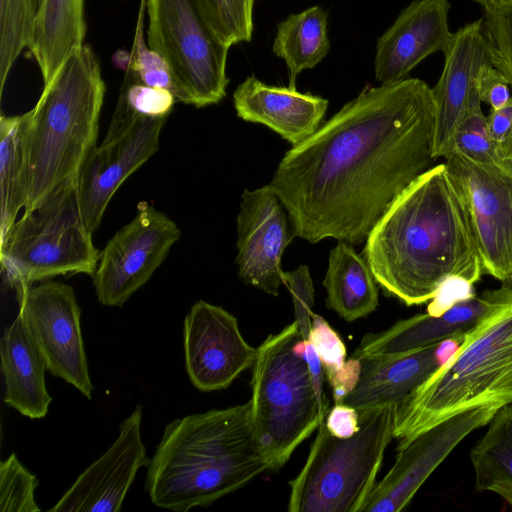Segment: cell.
Here are the masks:
<instances>
[{"instance_id": "6da1fadb", "label": "cell", "mask_w": 512, "mask_h": 512, "mask_svg": "<svg viewBox=\"0 0 512 512\" xmlns=\"http://www.w3.org/2000/svg\"><path fill=\"white\" fill-rule=\"evenodd\" d=\"M434 103L418 78L368 87L292 146L269 183L297 237L366 241L433 158Z\"/></svg>"}, {"instance_id": "7a4b0ae2", "label": "cell", "mask_w": 512, "mask_h": 512, "mask_svg": "<svg viewBox=\"0 0 512 512\" xmlns=\"http://www.w3.org/2000/svg\"><path fill=\"white\" fill-rule=\"evenodd\" d=\"M383 292L406 306L424 304L452 282L483 274L468 212L445 163L428 168L388 207L363 249Z\"/></svg>"}, {"instance_id": "3957f363", "label": "cell", "mask_w": 512, "mask_h": 512, "mask_svg": "<svg viewBox=\"0 0 512 512\" xmlns=\"http://www.w3.org/2000/svg\"><path fill=\"white\" fill-rule=\"evenodd\" d=\"M145 490L160 508L207 507L271 470L251 418L250 400L175 419L149 459Z\"/></svg>"}, {"instance_id": "277c9868", "label": "cell", "mask_w": 512, "mask_h": 512, "mask_svg": "<svg viewBox=\"0 0 512 512\" xmlns=\"http://www.w3.org/2000/svg\"><path fill=\"white\" fill-rule=\"evenodd\" d=\"M511 403L512 290L500 286L457 349L396 405L397 448L459 413Z\"/></svg>"}, {"instance_id": "5b68a950", "label": "cell", "mask_w": 512, "mask_h": 512, "mask_svg": "<svg viewBox=\"0 0 512 512\" xmlns=\"http://www.w3.org/2000/svg\"><path fill=\"white\" fill-rule=\"evenodd\" d=\"M105 82L88 44L59 69L33 109L29 132V195L24 212L61 186L77 181L96 147Z\"/></svg>"}, {"instance_id": "8992f818", "label": "cell", "mask_w": 512, "mask_h": 512, "mask_svg": "<svg viewBox=\"0 0 512 512\" xmlns=\"http://www.w3.org/2000/svg\"><path fill=\"white\" fill-rule=\"evenodd\" d=\"M396 405L359 412V429L339 438L321 421L308 457L289 482V512H361L394 438Z\"/></svg>"}, {"instance_id": "52a82bcc", "label": "cell", "mask_w": 512, "mask_h": 512, "mask_svg": "<svg viewBox=\"0 0 512 512\" xmlns=\"http://www.w3.org/2000/svg\"><path fill=\"white\" fill-rule=\"evenodd\" d=\"M301 338L295 321L270 334L252 365V425L272 471L287 463L329 412L318 402L307 362L294 351Z\"/></svg>"}, {"instance_id": "ba28073f", "label": "cell", "mask_w": 512, "mask_h": 512, "mask_svg": "<svg viewBox=\"0 0 512 512\" xmlns=\"http://www.w3.org/2000/svg\"><path fill=\"white\" fill-rule=\"evenodd\" d=\"M86 227L77 181L24 212L0 238L1 272L16 292L56 276H93L100 257Z\"/></svg>"}, {"instance_id": "9c48e42d", "label": "cell", "mask_w": 512, "mask_h": 512, "mask_svg": "<svg viewBox=\"0 0 512 512\" xmlns=\"http://www.w3.org/2000/svg\"><path fill=\"white\" fill-rule=\"evenodd\" d=\"M147 44L168 63L197 108L226 96L229 47L216 35L198 0H145Z\"/></svg>"}, {"instance_id": "30bf717a", "label": "cell", "mask_w": 512, "mask_h": 512, "mask_svg": "<svg viewBox=\"0 0 512 512\" xmlns=\"http://www.w3.org/2000/svg\"><path fill=\"white\" fill-rule=\"evenodd\" d=\"M466 206L483 274L500 282L512 274V163H482L457 151L445 157Z\"/></svg>"}, {"instance_id": "8fae6325", "label": "cell", "mask_w": 512, "mask_h": 512, "mask_svg": "<svg viewBox=\"0 0 512 512\" xmlns=\"http://www.w3.org/2000/svg\"><path fill=\"white\" fill-rule=\"evenodd\" d=\"M177 224L141 203L136 216L107 242L93 277L98 301L122 307L152 277L179 240Z\"/></svg>"}, {"instance_id": "7c38bea8", "label": "cell", "mask_w": 512, "mask_h": 512, "mask_svg": "<svg viewBox=\"0 0 512 512\" xmlns=\"http://www.w3.org/2000/svg\"><path fill=\"white\" fill-rule=\"evenodd\" d=\"M19 312L39 348L47 370L91 399L81 331V309L71 286L45 281L17 292Z\"/></svg>"}, {"instance_id": "4fadbf2b", "label": "cell", "mask_w": 512, "mask_h": 512, "mask_svg": "<svg viewBox=\"0 0 512 512\" xmlns=\"http://www.w3.org/2000/svg\"><path fill=\"white\" fill-rule=\"evenodd\" d=\"M502 406L477 407L454 415L397 448L396 460L388 473L376 483L361 512H398L473 431L486 426Z\"/></svg>"}, {"instance_id": "5bb4252c", "label": "cell", "mask_w": 512, "mask_h": 512, "mask_svg": "<svg viewBox=\"0 0 512 512\" xmlns=\"http://www.w3.org/2000/svg\"><path fill=\"white\" fill-rule=\"evenodd\" d=\"M296 233L289 213L270 184L245 189L237 216L239 278L272 296L283 281L281 259Z\"/></svg>"}, {"instance_id": "9a60e30c", "label": "cell", "mask_w": 512, "mask_h": 512, "mask_svg": "<svg viewBox=\"0 0 512 512\" xmlns=\"http://www.w3.org/2000/svg\"><path fill=\"white\" fill-rule=\"evenodd\" d=\"M183 342L188 377L203 392L227 388L252 367L256 356L237 319L203 300L194 303L184 319Z\"/></svg>"}, {"instance_id": "2e32d148", "label": "cell", "mask_w": 512, "mask_h": 512, "mask_svg": "<svg viewBox=\"0 0 512 512\" xmlns=\"http://www.w3.org/2000/svg\"><path fill=\"white\" fill-rule=\"evenodd\" d=\"M167 118L140 117L119 136L90 152L77 177L80 210L89 231L98 229L122 183L157 152Z\"/></svg>"}, {"instance_id": "e0dca14e", "label": "cell", "mask_w": 512, "mask_h": 512, "mask_svg": "<svg viewBox=\"0 0 512 512\" xmlns=\"http://www.w3.org/2000/svg\"><path fill=\"white\" fill-rule=\"evenodd\" d=\"M142 407L119 426L112 446L91 463L49 509L51 512H118L138 470L149 458L141 438Z\"/></svg>"}, {"instance_id": "ac0fdd59", "label": "cell", "mask_w": 512, "mask_h": 512, "mask_svg": "<svg viewBox=\"0 0 512 512\" xmlns=\"http://www.w3.org/2000/svg\"><path fill=\"white\" fill-rule=\"evenodd\" d=\"M441 76L431 88L434 103L433 158L446 157L480 71L493 65L482 19L460 28L444 51Z\"/></svg>"}, {"instance_id": "d6986e66", "label": "cell", "mask_w": 512, "mask_h": 512, "mask_svg": "<svg viewBox=\"0 0 512 512\" xmlns=\"http://www.w3.org/2000/svg\"><path fill=\"white\" fill-rule=\"evenodd\" d=\"M449 9V0H415L401 11L377 41L374 72L381 84L405 79L427 56L444 53L454 35Z\"/></svg>"}, {"instance_id": "ffe728a7", "label": "cell", "mask_w": 512, "mask_h": 512, "mask_svg": "<svg viewBox=\"0 0 512 512\" xmlns=\"http://www.w3.org/2000/svg\"><path fill=\"white\" fill-rule=\"evenodd\" d=\"M233 104L238 117L269 127L292 146L321 126L328 108V100L321 96L268 85L255 76L247 77L236 88Z\"/></svg>"}, {"instance_id": "44dd1931", "label": "cell", "mask_w": 512, "mask_h": 512, "mask_svg": "<svg viewBox=\"0 0 512 512\" xmlns=\"http://www.w3.org/2000/svg\"><path fill=\"white\" fill-rule=\"evenodd\" d=\"M493 290L470 294L454 301L439 315L417 314L396 322L379 333L366 334L350 357L401 353L462 336L488 310Z\"/></svg>"}, {"instance_id": "7402d4cb", "label": "cell", "mask_w": 512, "mask_h": 512, "mask_svg": "<svg viewBox=\"0 0 512 512\" xmlns=\"http://www.w3.org/2000/svg\"><path fill=\"white\" fill-rule=\"evenodd\" d=\"M441 343L361 359L358 382L342 403L359 412L399 404L442 363Z\"/></svg>"}, {"instance_id": "603a6c76", "label": "cell", "mask_w": 512, "mask_h": 512, "mask_svg": "<svg viewBox=\"0 0 512 512\" xmlns=\"http://www.w3.org/2000/svg\"><path fill=\"white\" fill-rule=\"evenodd\" d=\"M0 354L4 402L28 418L45 417L52 401L45 384L47 367L20 312L3 333Z\"/></svg>"}, {"instance_id": "cb8c5ba5", "label": "cell", "mask_w": 512, "mask_h": 512, "mask_svg": "<svg viewBox=\"0 0 512 512\" xmlns=\"http://www.w3.org/2000/svg\"><path fill=\"white\" fill-rule=\"evenodd\" d=\"M86 34L84 0H41L28 46L44 84L82 46Z\"/></svg>"}, {"instance_id": "d4e9b609", "label": "cell", "mask_w": 512, "mask_h": 512, "mask_svg": "<svg viewBox=\"0 0 512 512\" xmlns=\"http://www.w3.org/2000/svg\"><path fill=\"white\" fill-rule=\"evenodd\" d=\"M323 286L327 308L346 321L363 318L379 305V285L367 260L345 241H338L329 253Z\"/></svg>"}, {"instance_id": "484cf974", "label": "cell", "mask_w": 512, "mask_h": 512, "mask_svg": "<svg viewBox=\"0 0 512 512\" xmlns=\"http://www.w3.org/2000/svg\"><path fill=\"white\" fill-rule=\"evenodd\" d=\"M33 109L0 118V238L25 208L30 184L29 132Z\"/></svg>"}, {"instance_id": "4316f807", "label": "cell", "mask_w": 512, "mask_h": 512, "mask_svg": "<svg viewBox=\"0 0 512 512\" xmlns=\"http://www.w3.org/2000/svg\"><path fill=\"white\" fill-rule=\"evenodd\" d=\"M470 450L475 489L493 492L512 507V403L502 406Z\"/></svg>"}, {"instance_id": "83f0119b", "label": "cell", "mask_w": 512, "mask_h": 512, "mask_svg": "<svg viewBox=\"0 0 512 512\" xmlns=\"http://www.w3.org/2000/svg\"><path fill=\"white\" fill-rule=\"evenodd\" d=\"M272 50L285 61L289 87L295 88L297 75L318 65L330 50L326 12L312 6L279 22Z\"/></svg>"}, {"instance_id": "f1b7e54d", "label": "cell", "mask_w": 512, "mask_h": 512, "mask_svg": "<svg viewBox=\"0 0 512 512\" xmlns=\"http://www.w3.org/2000/svg\"><path fill=\"white\" fill-rule=\"evenodd\" d=\"M309 340L320 358L334 403H342L358 382L361 361L353 357L346 359V347L339 334L315 313L312 314Z\"/></svg>"}, {"instance_id": "f546056e", "label": "cell", "mask_w": 512, "mask_h": 512, "mask_svg": "<svg viewBox=\"0 0 512 512\" xmlns=\"http://www.w3.org/2000/svg\"><path fill=\"white\" fill-rule=\"evenodd\" d=\"M176 102L175 97L169 91L139 82L126 69L116 108L104 141L116 138L140 117H168Z\"/></svg>"}, {"instance_id": "4dcf8cb0", "label": "cell", "mask_w": 512, "mask_h": 512, "mask_svg": "<svg viewBox=\"0 0 512 512\" xmlns=\"http://www.w3.org/2000/svg\"><path fill=\"white\" fill-rule=\"evenodd\" d=\"M38 0H0V91L23 48H28Z\"/></svg>"}, {"instance_id": "1f68e13d", "label": "cell", "mask_w": 512, "mask_h": 512, "mask_svg": "<svg viewBox=\"0 0 512 512\" xmlns=\"http://www.w3.org/2000/svg\"><path fill=\"white\" fill-rule=\"evenodd\" d=\"M146 1L141 0L132 49L126 64L132 75L141 83L169 91L177 102L189 105L185 93L177 84L171 68L165 59L152 50L144 40V14Z\"/></svg>"}, {"instance_id": "d6a6232c", "label": "cell", "mask_w": 512, "mask_h": 512, "mask_svg": "<svg viewBox=\"0 0 512 512\" xmlns=\"http://www.w3.org/2000/svg\"><path fill=\"white\" fill-rule=\"evenodd\" d=\"M481 103L475 83L467 109L454 133L450 153L457 151L476 162H497L503 158L498 145L490 136L487 116L482 111Z\"/></svg>"}, {"instance_id": "836d02e7", "label": "cell", "mask_w": 512, "mask_h": 512, "mask_svg": "<svg viewBox=\"0 0 512 512\" xmlns=\"http://www.w3.org/2000/svg\"><path fill=\"white\" fill-rule=\"evenodd\" d=\"M218 38L229 48L249 42L253 34L254 0H198Z\"/></svg>"}, {"instance_id": "e575fe53", "label": "cell", "mask_w": 512, "mask_h": 512, "mask_svg": "<svg viewBox=\"0 0 512 512\" xmlns=\"http://www.w3.org/2000/svg\"><path fill=\"white\" fill-rule=\"evenodd\" d=\"M38 484L36 476L12 453L0 463V511L39 512L34 497Z\"/></svg>"}, {"instance_id": "d590c367", "label": "cell", "mask_w": 512, "mask_h": 512, "mask_svg": "<svg viewBox=\"0 0 512 512\" xmlns=\"http://www.w3.org/2000/svg\"><path fill=\"white\" fill-rule=\"evenodd\" d=\"M483 30L489 42L493 66L512 87V0H504L485 10Z\"/></svg>"}, {"instance_id": "8d00e7d4", "label": "cell", "mask_w": 512, "mask_h": 512, "mask_svg": "<svg viewBox=\"0 0 512 512\" xmlns=\"http://www.w3.org/2000/svg\"><path fill=\"white\" fill-rule=\"evenodd\" d=\"M283 281L291 293L295 322L302 338L309 340L314 305V288L309 268L300 265L293 271L283 272Z\"/></svg>"}, {"instance_id": "74e56055", "label": "cell", "mask_w": 512, "mask_h": 512, "mask_svg": "<svg viewBox=\"0 0 512 512\" xmlns=\"http://www.w3.org/2000/svg\"><path fill=\"white\" fill-rule=\"evenodd\" d=\"M506 77L493 65L484 67L477 76L476 89L482 102L492 110L503 107L512 97Z\"/></svg>"}, {"instance_id": "f35d334b", "label": "cell", "mask_w": 512, "mask_h": 512, "mask_svg": "<svg viewBox=\"0 0 512 512\" xmlns=\"http://www.w3.org/2000/svg\"><path fill=\"white\" fill-rule=\"evenodd\" d=\"M325 424L332 435L351 437L359 429V411L345 403H335L325 418Z\"/></svg>"}, {"instance_id": "ab89813d", "label": "cell", "mask_w": 512, "mask_h": 512, "mask_svg": "<svg viewBox=\"0 0 512 512\" xmlns=\"http://www.w3.org/2000/svg\"><path fill=\"white\" fill-rule=\"evenodd\" d=\"M487 125L492 140L499 147L512 129V97L503 107L491 109Z\"/></svg>"}, {"instance_id": "60d3db41", "label": "cell", "mask_w": 512, "mask_h": 512, "mask_svg": "<svg viewBox=\"0 0 512 512\" xmlns=\"http://www.w3.org/2000/svg\"><path fill=\"white\" fill-rule=\"evenodd\" d=\"M499 151L504 160L512 163V129L504 141L499 145Z\"/></svg>"}, {"instance_id": "b9f144b4", "label": "cell", "mask_w": 512, "mask_h": 512, "mask_svg": "<svg viewBox=\"0 0 512 512\" xmlns=\"http://www.w3.org/2000/svg\"><path fill=\"white\" fill-rule=\"evenodd\" d=\"M474 1L479 3L484 8V10H489L494 5L499 3V0H474Z\"/></svg>"}, {"instance_id": "7bdbcfd3", "label": "cell", "mask_w": 512, "mask_h": 512, "mask_svg": "<svg viewBox=\"0 0 512 512\" xmlns=\"http://www.w3.org/2000/svg\"><path fill=\"white\" fill-rule=\"evenodd\" d=\"M501 287L512 290V274L505 281L501 282Z\"/></svg>"}, {"instance_id": "ee69618b", "label": "cell", "mask_w": 512, "mask_h": 512, "mask_svg": "<svg viewBox=\"0 0 512 512\" xmlns=\"http://www.w3.org/2000/svg\"><path fill=\"white\" fill-rule=\"evenodd\" d=\"M41 0H38V7H39V3H40Z\"/></svg>"}]
</instances>
